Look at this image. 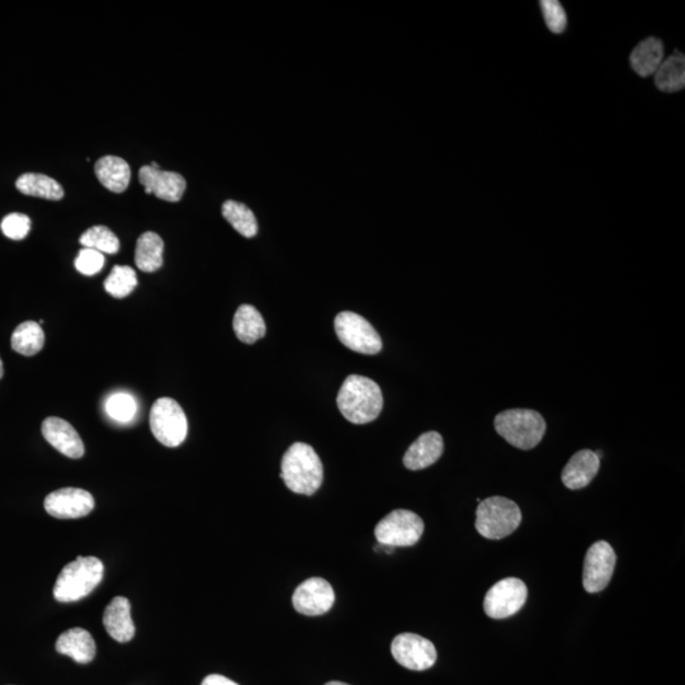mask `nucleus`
Here are the masks:
<instances>
[{"label":"nucleus","mask_w":685,"mask_h":685,"mask_svg":"<svg viewBox=\"0 0 685 685\" xmlns=\"http://www.w3.org/2000/svg\"><path fill=\"white\" fill-rule=\"evenodd\" d=\"M338 408L353 424H367L379 417L384 396L380 386L365 376L352 375L343 382L338 394Z\"/></svg>","instance_id":"1"},{"label":"nucleus","mask_w":685,"mask_h":685,"mask_svg":"<svg viewBox=\"0 0 685 685\" xmlns=\"http://www.w3.org/2000/svg\"><path fill=\"white\" fill-rule=\"evenodd\" d=\"M281 477L294 493L313 495L323 484V462L313 447L297 442L288 448L282 458Z\"/></svg>","instance_id":"2"},{"label":"nucleus","mask_w":685,"mask_h":685,"mask_svg":"<svg viewBox=\"0 0 685 685\" xmlns=\"http://www.w3.org/2000/svg\"><path fill=\"white\" fill-rule=\"evenodd\" d=\"M105 566L97 557H77L61 571L56 580L54 595L61 603L77 602L87 597L103 579Z\"/></svg>","instance_id":"3"},{"label":"nucleus","mask_w":685,"mask_h":685,"mask_svg":"<svg viewBox=\"0 0 685 685\" xmlns=\"http://www.w3.org/2000/svg\"><path fill=\"white\" fill-rule=\"evenodd\" d=\"M495 431L519 450H532L541 443L546 433V420L538 411L510 409L496 415Z\"/></svg>","instance_id":"4"},{"label":"nucleus","mask_w":685,"mask_h":685,"mask_svg":"<svg viewBox=\"0 0 685 685\" xmlns=\"http://www.w3.org/2000/svg\"><path fill=\"white\" fill-rule=\"evenodd\" d=\"M522 522V512L513 500L491 496L476 510V529L488 540H503L512 535Z\"/></svg>","instance_id":"5"},{"label":"nucleus","mask_w":685,"mask_h":685,"mask_svg":"<svg viewBox=\"0 0 685 685\" xmlns=\"http://www.w3.org/2000/svg\"><path fill=\"white\" fill-rule=\"evenodd\" d=\"M150 428L163 446L178 447L187 438L188 420L176 400L163 398L151 408Z\"/></svg>","instance_id":"6"},{"label":"nucleus","mask_w":685,"mask_h":685,"mask_svg":"<svg viewBox=\"0 0 685 685\" xmlns=\"http://www.w3.org/2000/svg\"><path fill=\"white\" fill-rule=\"evenodd\" d=\"M424 533L423 519L406 509L394 510L377 524V542L385 547H410L417 545Z\"/></svg>","instance_id":"7"},{"label":"nucleus","mask_w":685,"mask_h":685,"mask_svg":"<svg viewBox=\"0 0 685 685\" xmlns=\"http://www.w3.org/2000/svg\"><path fill=\"white\" fill-rule=\"evenodd\" d=\"M335 333L340 343L361 354H377L382 349L379 333L372 327L370 321L352 311H343L334 321Z\"/></svg>","instance_id":"8"},{"label":"nucleus","mask_w":685,"mask_h":685,"mask_svg":"<svg viewBox=\"0 0 685 685\" xmlns=\"http://www.w3.org/2000/svg\"><path fill=\"white\" fill-rule=\"evenodd\" d=\"M528 598V589L522 580H500L486 593L484 611L493 620H504L521 611Z\"/></svg>","instance_id":"9"},{"label":"nucleus","mask_w":685,"mask_h":685,"mask_svg":"<svg viewBox=\"0 0 685 685\" xmlns=\"http://www.w3.org/2000/svg\"><path fill=\"white\" fill-rule=\"evenodd\" d=\"M391 654L401 666L415 672L432 668L437 661L433 642L415 633H401L391 644Z\"/></svg>","instance_id":"10"},{"label":"nucleus","mask_w":685,"mask_h":685,"mask_svg":"<svg viewBox=\"0 0 685 685\" xmlns=\"http://www.w3.org/2000/svg\"><path fill=\"white\" fill-rule=\"evenodd\" d=\"M616 552L606 541L595 542L585 556L583 585L588 593H599L607 588L616 568Z\"/></svg>","instance_id":"11"},{"label":"nucleus","mask_w":685,"mask_h":685,"mask_svg":"<svg viewBox=\"0 0 685 685\" xmlns=\"http://www.w3.org/2000/svg\"><path fill=\"white\" fill-rule=\"evenodd\" d=\"M335 593L332 585L321 578H310L295 590L292 603L304 616H321L333 608Z\"/></svg>","instance_id":"12"},{"label":"nucleus","mask_w":685,"mask_h":685,"mask_svg":"<svg viewBox=\"0 0 685 685\" xmlns=\"http://www.w3.org/2000/svg\"><path fill=\"white\" fill-rule=\"evenodd\" d=\"M45 509L51 517L59 519L82 518L94 509V499L83 489H60L46 496Z\"/></svg>","instance_id":"13"},{"label":"nucleus","mask_w":685,"mask_h":685,"mask_svg":"<svg viewBox=\"0 0 685 685\" xmlns=\"http://www.w3.org/2000/svg\"><path fill=\"white\" fill-rule=\"evenodd\" d=\"M140 183L145 187V193L154 195L160 200L178 202L186 191V179L176 172H165L155 169L151 165H144L139 172Z\"/></svg>","instance_id":"14"},{"label":"nucleus","mask_w":685,"mask_h":685,"mask_svg":"<svg viewBox=\"0 0 685 685\" xmlns=\"http://www.w3.org/2000/svg\"><path fill=\"white\" fill-rule=\"evenodd\" d=\"M42 434L47 442L60 453L69 458H80L84 455L82 438L73 425L64 419L51 417L42 423Z\"/></svg>","instance_id":"15"},{"label":"nucleus","mask_w":685,"mask_h":685,"mask_svg":"<svg viewBox=\"0 0 685 685\" xmlns=\"http://www.w3.org/2000/svg\"><path fill=\"white\" fill-rule=\"evenodd\" d=\"M601 469V458L589 450L576 452L562 470L561 480L570 490L584 489Z\"/></svg>","instance_id":"16"},{"label":"nucleus","mask_w":685,"mask_h":685,"mask_svg":"<svg viewBox=\"0 0 685 685\" xmlns=\"http://www.w3.org/2000/svg\"><path fill=\"white\" fill-rule=\"evenodd\" d=\"M444 451V443L441 434L427 432L422 434L406 451L404 465L411 471L427 469L436 464Z\"/></svg>","instance_id":"17"},{"label":"nucleus","mask_w":685,"mask_h":685,"mask_svg":"<svg viewBox=\"0 0 685 685\" xmlns=\"http://www.w3.org/2000/svg\"><path fill=\"white\" fill-rule=\"evenodd\" d=\"M103 625L108 635L117 642H129L135 635V625L131 617V604L125 597H116L108 604L103 614Z\"/></svg>","instance_id":"18"},{"label":"nucleus","mask_w":685,"mask_h":685,"mask_svg":"<svg viewBox=\"0 0 685 685\" xmlns=\"http://www.w3.org/2000/svg\"><path fill=\"white\" fill-rule=\"evenodd\" d=\"M56 650L79 664L91 663L97 653L96 642L91 633L80 627L70 628L60 635L56 641Z\"/></svg>","instance_id":"19"},{"label":"nucleus","mask_w":685,"mask_h":685,"mask_svg":"<svg viewBox=\"0 0 685 685\" xmlns=\"http://www.w3.org/2000/svg\"><path fill=\"white\" fill-rule=\"evenodd\" d=\"M98 181L115 193H122L129 187L131 179L130 165L120 157H103L98 160L94 168Z\"/></svg>","instance_id":"20"},{"label":"nucleus","mask_w":685,"mask_h":685,"mask_svg":"<svg viewBox=\"0 0 685 685\" xmlns=\"http://www.w3.org/2000/svg\"><path fill=\"white\" fill-rule=\"evenodd\" d=\"M664 46L663 42L654 37L640 42L631 54L632 69L640 77H651L658 72L659 66L663 63Z\"/></svg>","instance_id":"21"},{"label":"nucleus","mask_w":685,"mask_h":685,"mask_svg":"<svg viewBox=\"0 0 685 685\" xmlns=\"http://www.w3.org/2000/svg\"><path fill=\"white\" fill-rule=\"evenodd\" d=\"M234 332L245 344H254L266 335V323L259 311L252 305H242L234 316Z\"/></svg>","instance_id":"22"},{"label":"nucleus","mask_w":685,"mask_h":685,"mask_svg":"<svg viewBox=\"0 0 685 685\" xmlns=\"http://www.w3.org/2000/svg\"><path fill=\"white\" fill-rule=\"evenodd\" d=\"M164 242L157 233L148 231L137 239L135 263L143 272H155L163 266Z\"/></svg>","instance_id":"23"},{"label":"nucleus","mask_w":685,"mask_h":685,"mask_svg":"<svg viewBox=\"0 0 685 685\" xmlns=\"http://www.w3.org/2000/svg\"><path fill=\"white\" fill-rule=\"evenodd\" d=\"M16 187L23 195L45 198V200L59 201L64 197L61 184L45 174H23L17 179Z\"/></svg>","instance_id":"24"},{"label":"nucleus","mask_w":685,"mask_h":685,"mask_svg":"<svg viewBox=\"0 0 685 685\" xmlns=\"http://www.w3.org/2000/svg\"><path fill=\"white\" fill-rule=\"evenodd\" d=\"M45 346V334L36 321H25L18 325L12 335V348L22 356H35Z\"/></svg>","instance_id":"25"},{"label":"nucleus","mask_w":685,"mask_h":685,"mask_svg":"<svg viewBox=\"0 0 685 685\" xmlns=\"http://www.w3.org/2000/svg\"><path fill=\"white\" fill-rule=\"evenodd\" d=\"M656 87L660 91L673 93L682 91L685 85V59L684 55L675 53L659 66L655 73Z\"/></svg>","instance_id":"26"},{"label":"nucleus","mask_w":685,"mask_h":685,"mask_svg":"<svg viewBox=\"0 0 685 685\" xmlns=\"http://www.w3.org/2000/svg\"><path fill=\"white\" fill-rule=\"evenodd\" d=\"M222 215L233 228L244 238H254L258 233V222L253 211L244 203L233 200L226 201L222 205Z\"/></svg>","instance_id":"27"},{"label":"nucleus","mask_w":685,"mask_h":685,"mask_svg":"<svg viewBox=\"0 0 685 685\" xmlns=\"http://www.w3.org/2000/svg\"><path fill=\"white\" fill-rule=\"evenodd\" d=\"M137 274L135 269L127 266L113 267L110 276L106 278L105 288L108 294L115 299H125L132 294L137 287Z\"/></svg>","instance_id":"28"},{"label":"nucleus","mask_w":685,"mask_h":685,"mask_svg":"<svg viewBox=\"0 0 685 685\" xmlns=\"http://www.w3.org/2000/svg\"><path fill=\"white\" fill-rule=\"evenodd\" d=\"M84 248L97 250L102 254H116L120 250V240L106 226H93L80 236Z\"/></svg>","instance_id":"29"},{"label":"nucleus","mask_w":685,"mask_h":685,"mask_svg":"<svg viewBox=\"0 0 685 685\" xmlns=\"http://www.w3.org/2000/svg\"><path fill=\"white\" fill-rule=\"evenodd\" d=\"M106 411L108 417L116 422L129 423L136 415V400L127 392H116L107 399Z\"/></svg>","instance_id":"30"},{"label":"nucleus","mask_w":685,"mask_h":685,"mask_svg":"<svg viewBox=\"0 0 685 685\" xmlns=\"http://www.w3.org/2000/svg\"><path fill=\"white\" fill-rule=\"evenodd\" d=\"M540 4L548 30L556 33V35H560L568 26V17H566L565 9L562 8L561 3L557 2V0H542Z\"/></svg>","instance_id":"31"},{"label":"nucleus","mask_w":685,"mask_h":685,"mask_svg":"<svg viewBox=\"0 0 685 685\" xmlns=\"http://www.w3.org/2000/svg\"><path fill=\"white\" fill-rule=\"evenodd\" d=\"M105 267V255L97 250L83 248L75 259V268L84 276H94Z\"/></svg>","instance_id":"32"},{"label":"nucleus","mask_w":685,"mask_h":685,"mask_svg":"<svg viewBox=\"0 0 685 685\" xmlns=\"http://www.w3.org/2000/svg\"><path fill=\"white\" fill-rule=\"evenodd\" d=\"M30 230V217L23 214H11L4 217L2 221L3 234L12 240L25 239Z\"/></svg>","instance_id":"33"},{"label":"nucleus","mask_w":685,"mask_h":685,"mask_svg":"<svg viewBox=\"0 0 685 685\" xmlns=\"http://www.w3.org/2000/svg\"><path fill=\"white\" fill-rule=\"evenodd\" d=\"M201 685H239L233 682V680L224 677V675L212 674L209 677L203 679Z\"/></svg>","instance_id":"34"},{"label":"nucleus","mask_w":685,"mask_h":685,"mask_svg":"<svg viewBox=\"0 0 685 685\" xmlns=\"http://www.w3.org/2000/svg\"><path fill=\"white\" fill-rule=\"evenodd\" d=\"M4 376V367H3V362L2 358H0V379Z\"/></svg>","instance_id":"35"},{"label":"nucleus","mask_w":685,"mask_h":685,"mask_svg":"<svg viewBox=\"0 0 685 685\" xmlns=\"http://www.w3.org/2000/svg\"><path fill=\"white\" fill-rule=\"evenodd\" d=\"M325 685H349V684L342 683V682H329L328 684H325Z\"/></svg>","instance_id":"36"}]
</instances>
